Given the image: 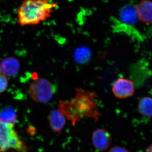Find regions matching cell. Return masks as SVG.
I'll use <instances>...</instances> for the list:
<instances>
[{"label": "cell", "mask_w": 152, "mask_h": 152, "mask_svg": "<svg viewBox=\"0 0 152 152\" xmlns=\"http://www.w3.org/2000/svg\"><path fill=\"white\" fill-rule=\"evenodd\" d=\"M74 98L69 101L59 102L58 110L74 126L83 118H93L97 121L101 116L96 102L95 92L83 89L76 88Z\"/></svg>", "instance_id": "cell-1"}, {"label": "cell", "mask_w": 152, "mask_h": 152, "mask_svg": "<svg viewBox=\"0 0 152 152\" xmlns=\"http://www.w3.org/2000/svg\"><path fill=\"white\" fill-rule=\"evenodd\" d=\"M58 7L54 0H23L18 10V23L22 26H35L46 20Z\"/></svg>", "instance_id": "cell-2"}, {"label": "cell", "mask_w": 152, "mask_h": 152, "mask_svg": "<svg viewBox=\"0 0 152 152\" xmlns=\"http://www.w3.org/2000/svg\"><path fill=\"white\" fill-rule=\"evenodd\" d=\"M0 149L13 150L17 152H28L26 146L20 138L15 124L0 120Z\"/></svg>", "instance_id": "cell-3"}, {"label": "cell", "mask_w": 152, "mask_h": 152, "mask_svg": "<svg viewBox=\"0 0 152 152\" xmlns=\"http://www.w3.org/2000/svg\"><path fill=\"white\" fill-rule=\"evenodd\" d=\"M56 91V88L50 82L45 79H37L30 85L29 94L35 102L46 103L51 100Z\"/></svg>", "instance_id": "cell-4"}, {"label": "cell", "mask_w": 152, "mask_h": 152, "mask_svg": "<svg viewBox=\"0 0 152 152\" xmlns=\"http://www.w3.org/2000/svg\"><path fill=\"white\" fill-rule=\"evenodd\" d=\"M112 92L116 97L125 99L132 96L135 92L134 83L131 80L119 78L114 82L112 86Z\"/></svg>", "instance_id": "cell-5"}, {"label": "cell", "mask_w": 152, "mask_h": 152, "mask_svg": "<svg viewBox=\"0 0 152 152\" xmlns=\"http://www.w3.org/2000/svg\"><path fill=\"white\" fill-rule=\"evenodd\" d=\"M91 140L93 145L96 149L104 151L109 149L111 145V135L106 129L99 128L93 132Z\"/></svg>", "instance_id": "cell-6"}, {"label": "cell", "mask_w": 152, "mask_h": 152, "mask_svg": "<svg viewBox=\"0 0 152 152\" xmlns=\"http://www.w3.org/2000/svg\"><path fill=\"white\" fill-rule=\"evenodd\" d=\"M48 121L51 129L55 133L61 134L66 124V118L59 110H52L48 116Z\"/></svg>", "instance_id": "cell-7"}, {"label": "cell", "mask_w": 152, "mask_h": 152, "mask_svg": "<svg viewBox=\"0 0 152 152\" xmlns=\"http://www.w3.org/2000/svg\"><path fill=\"white\" fill-rule=\"evenodd\" d=\"M139 20L146 24H152V1L141 0L136 6Z\"/></svg>", "instance_id": "cell-8"}, {"label": "cell", "mask_w": 152, "mask_h": 152, "mask_svg": "<svg viewBox=\"0 0 152 152\" xmlns=\"http://www.w3.org/2000/svg\"><path fill=\"white\" fill-rule=\"evenodd\" d=\"M20 68L19 61L12 57L6 58L0 63V72L7 78L17 75Z\"/></svg>", "instance_id": "cell-9"}, {"label": "cell", "mask_w": 152, "mask_h": 152, "mask_svg": "<svg viewBox=\"0 0 152 152\" xmlns=\"http://www.w3.org/2000/svg\"><path fill=\"white\" fill-rule=\"evenodd\" d=\"M120 17L122 21L128 25L135 24L139 20L136 7L133 5L124 7L120 12Z\"/></svg>", "instance_id": "cell-10"}, {"label": "cell", "mask_w": 152, "mask_h": 152, "mask_svg": "<svg viewBox=\"0 0 152 152\" xmlns=\"http://www.w3.org/2000/svg\"><path fill=\"white\" fill-rule=\"evenodd\" d=\"M139 113L147 118L152 117V98L145 96L139 101L138 104Z\"/></svg>", "instance_id": "cell-11"}, {"label": "cell", "mask_w": 152, "mask_h": 152, "mask_svg": "<svg viewBox=\"0 0 152 152\" xmlns=\"http://www.w3.org/2000/svg\"><path fill=\"white\" fill-rule=\"evenodd\" d=\"M91 56V52L86 48H78L74 53L75 61L79 64H85L90 60Z\"/></svg>", "instance_id": "cell-12"}, {"label": "cell", "mask_w": 152, "mask_h": 152, "mask_svg": "<svg viewBox=\"0 0 152 152\" xmlns=\"http://www.w3.org/2000/svg\"><path fill=\"white\" fill-rule=\"evenodd\" d=\"M16 115L14 111L11 109H6L1 113L0 120L7 122L15 124Z\"/></svg>", "instance_id": "cell-13"}, {"label": "cell", "mask_w": 152, "mask_h": 152, "mask_svg": "<svg viewBox=\"0 0 152 152\" xmlns=\"http://www.w3.org/2000/svg\"><path fill=\"white\" fill-rule=\"evenodd\" d=\"M8 87V78L0 72V94H2Z\"/></svg>", "instance_id": "cell-14"}, {"label": "cell", "mask_w": 152, "mask_h": 152, "mask_svg": "<svg viewBox=\"0 0 152 152\" xmlns=\"http://www.w3.org/2000/svg\"><path fill=\"white\" fill-rule=\"evenodd\" d=\"M108 152H129L126 148L120 146H115L110 148Z\"/></svg>", "instance_id": "cell-15"}, {"label": "cell", "mask_w": 152, "mask_h": 152, "mask_svg": "<svg viewBox=\"0 0 152 152\" xmlns=\"http://www.w3.org/2000/svg\"><path fill=\"white\" fill-rule=\"evenodd\" d=\"M145 152H152V144L148 146L145 150Z\"/></svg>", "instance_id": "cell-16"}]
</instances>
